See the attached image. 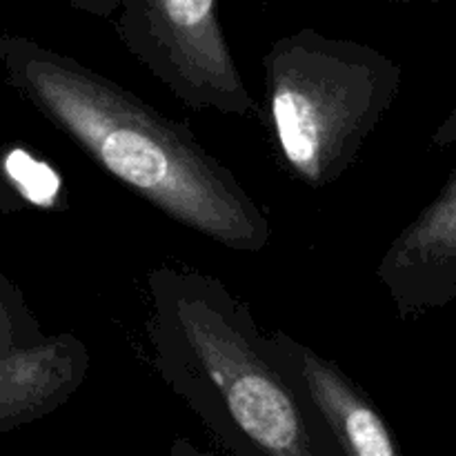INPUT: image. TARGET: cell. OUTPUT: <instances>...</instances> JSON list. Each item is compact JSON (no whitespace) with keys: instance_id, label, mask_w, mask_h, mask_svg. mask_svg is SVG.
I'll use <instances>...</instances> for the list:
<instances>
[{"instance_id":"1","label":"cell","mask_w":456,"mask_h":456,"mask_svg":"<svg viewBox=\"0 0 456 456\" xmlns=\"http://www.w3.org/2000/svg\"><path fill=\"white\" fill-rule=\"evenodd\" d=\"M0 62L49 123L172 221L236 252L267 248L261 205L187 125L34 40L0 34Z\"/></svg>"},{"instance_id":"2","label":"cell","mask_w":456,"mask_h":456,"mask_svg":"<svg viewBox=\"0 0 456 456\" xmlns=\"http://www.w3.org/2000/svg\"><path fill=\"white\" fill-rule=\"evenodd\" d=\"M147 341L159 377L236 454L330 456L328 428L279 372L248 303L216 276L160 265L147 276Z\"/></svg>"},{"instance_id":"3","label":"cell","mask_w":456,"mask_h":456,"mask_svg":"<svg viewBox=\"0 0 456 456\" xmlns=\"http://www.w3.org/2000/svg\"><path fill=\"white\" fill-rule=\"evenodd\" d=\"M263 69L281 156L314 190L356 163L401 89V67L386 53L310 27L274 40Z\"/></svg>"},{"instance_id":"4","label":"cell","mask_w":456,"mask_h":456,"mask_svg":"<svg viewBox=\"0 0 456 456\" xmlns=\"http://www.w3.org/2000/svg\"><path fill=\"white\" fill-rule=\"evenodd\" d=\"M118 38L176 101L236 118L258 114L216 16V0H116Z\"/></svg>"},{"instance_id":"5","label":"cell","mask_w":456,"mask_h":456,"mask_svg":"<svg viewBox=\"0 0 456 456\" xmlns=\"http://www.w3.org/2000/svg\"><path fill=\"white\" fill-rule=\"evenodd\" d=\"M377 281L401 319H419L456 298V167L436 199L383 254Z\"/></svg>"},{"instance_id":"6","label":"cell","mask_w":456,"mask_h":456,"mask_svg":"<svg viewBox=\"0 0 456 456\" xmlns=\"http://www.w3.org/2000/svg\"><path fill=\"white\" fill-rule=\"evenodd\" d=\"M267 352L279 372L294 386L328 428L338 452L347 456H399L395 435L372 399L341 372L285 332L265 334Z\"/></svg>"},{"instance_id":"7","label":"cell","mask_w":456,"mask_h":456,"mask_svg":"<svg viewBox=\"0 0 456 456\" xmlns=\"http://www.w3.org/2000/svg\"><path fill=\"white\" fill-rule=\"evenodd\" d=\"M87 372L89 350L71 332L0 356V435L65 405Z\"/></svg>"},{"instance_id":"8","label":"cell","mask_w":456,"mask_h":456,"mask_svg":"<svg viewBox=\"0 0 456 456\" xmlns=\"http://www.w3.org/2000/svg\"><path fill=\"white\" fill-rule=\"evenodd\" d=\"M38 323L9 283L0 281V356L43 341Z\"/></svg>"},{"instance_id":"9","label":"cell","mask_w":456,"mask_h":456,"mask_svg":"<svg viewBox=\"0 0 456 456\" xmlns=\"http://www.w3.org/2000/svg\"><path fill=\"white\" fill-rule=\"evenodd\" d=\"M4 169L12 183L18 185V191L29 203L40 205V208H47L52 203L53 194L58 191V178L47 165L38 163L25 151H12L4 160Z\"/></svg>"},{"instance_id":"10","label":"cell","mask_w":456,"mask_h":456,"mask_svg":"<svg viewBox=\"0 0 456 456\" xmlns=\"http://www.w3.org/2000/svg\"><path fill=\"white\" fill-rule=\"evenodd\" d=\"M71 9L80 13H89L96 18H111L116 9V0H67Z\"/></svg>"},{"instance_id":"11","label":"cell","mask_w":456,"mask_h":456,"mask_svg":"<svg viewBox=\"0 0 456 456\" xmlns=\"http://www.w3.org/2000/svg\"><path fill=\"white\" fill-rule=\"evenodd\" d=\"M432 142L436 147H448L456 142V102L452 110H450V114L445 116L444 123H441V127L436 129L435 136H432Z\"/></svg>"}]
</instances>
